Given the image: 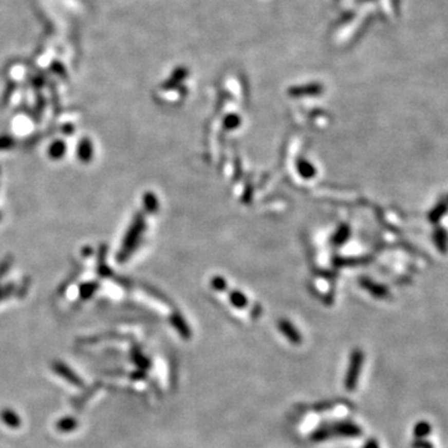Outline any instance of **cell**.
Wrapping results in <instances>:
<instances>
[{
    "label": "cell",
    "mask_w": 448,
    "mask_h": 448,
    "mask_svg": "<svg viewBox=\"0 0 448 448\" xmlns=\"http://www.w3.org/2000/svg\"><path fill=\"white\" fill-rule=\"evenodd\" d=\"M448 211V203L446 200H442V202L437 203V204L433 207V209L428 213V219L431 223H438L441 220V218L447 213Z\"/></svg>",
    "instance_id": "2"
},
{
    "label": "cell",
    "mask_w": 448,
    "mask_h": 448,
    "mask_svg": "<svg viewBox=\"0 0 448 448\" xmlns=\"http://www.w3.org/2000/svg\"><path fill=\"white\" fill-rule=\"evenodd\" d=\"M78 427V421L72 417H65L56 423V428L61 432H71Z\"/></svg>",
    "instance_id": "5"
},
{
    "label": "cell",
    "mask_w": 448,
    "mask_h": 448,
    "mask_svg": "<svg viewBox=\"0 0 448 448\" xmlns=\"http://www.w3.org/2000/svg\"><path fill=\"white\" fill-rule=\"evenodd\" d=\"M64 152H65V146L63 142H56L54 146L51 147V150H50V155H51L52 157H60V156H63Z\"/></svg>",
    "instance_id": "6"
},
{
    "label": "cell",
    "mask_w": 448,
    "mask_h": 448,
    "mask_svg": "<svg viewBox=\"0 0 448 448\" xmlns=\"http://www.w3.org/2000/svg\"><path fill=\"white\" fill-rule=\"evenodd\" d=\"M433 241H435L436 247L441 253L447 252V243H448V234L443 228H437L433 233Z\"/></svg>",
    "instance_id": "3"
},
{
    "label": "cell",
    "mask_w": 448,
    "mask_h": 448,
    "mask_svg": "<svg viewBox=\"0 0 448 448\" xmlns=\"http://www.w3.org/2000/svg\"><path fill=\"white\" fill-rule=\"evenodd\" d=\"M54 370L56 372L59 374V375H61L65 379L67 380V381H70L71 384H73L75 386H82L84 385V382H82V380L76 375L75 372H73L72 370H70L69 367L66 366V365H64L63 362H55L54 364Z\"/></svg>",
    "instance_id": "1"
},
{
    "label": "cell",
    "mask_w": 448,
    "mask_h": 448,
    "mask_svg": "<svg viewBox=\"0 0 448 448\" xmlns=\"http://www.w3.org/2000/svg\"><path fill=\"white\" fill-rule=\"evenodd\" d=\"M0 416H2L3 422L8 424L9 427L16 428V427H19L20 424H22V421H20L19 416H17L13 409H3V411L0 412Z\"/></svg>",
    "instance_id": "4"
},
{
    "label": "cell",
    "mask_w": 448,
    "mask_h": 448,
    "mask_svg": "<svg viewBox=\"0 0 448 448\" xmlns=\"http://www.w3.org/2000/svg\"><path fill=\"white\" fill-rule=\"evenodd\" d=\"M446 202H447V203H448V197H447V199H446Z\"/></svg>",
    "instance_id": "7"
}]
</instances>
